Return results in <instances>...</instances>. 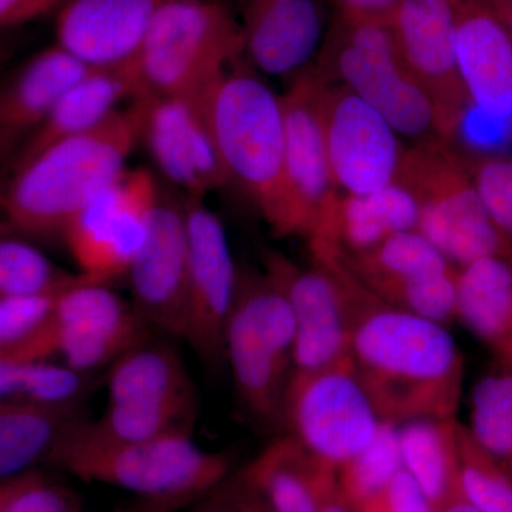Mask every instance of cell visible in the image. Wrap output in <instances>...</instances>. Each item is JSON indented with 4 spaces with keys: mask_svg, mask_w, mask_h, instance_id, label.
Listing matches in <instances>:
<instances>
[{
    "mask_svg": "<svg viewBox=\"0 0 512 512\" xmlns=\"http://www.w3.org/2000/svg\"><path fill=\"white\" fill-rule=\"evenodd\" d=\"M313 262L338 285L350 365L383 423L457 419L464 356L447 326L377 298L333 256Z\"/></svg>",
    "mask_w": 512,
    "mask_h": 512,
    "instance_id": "obj_1",
    "label": "cell"
},
{
    "mask_svg": "<svg viewBox=\"0 0 512 512\" xmlns=\"http://www.w3.org/2000/svg\"><path fill=\"white\" fill-rule=\"evenodd\" d=\"M150 99H134L100 126L64 138L16 164L3 192L9 227L63 237L67 225L124 171L143 140Z\"/></svg>",
    "mask_w": 512,
    "mask_h": 512,
    "instance_id": "obj_2",
    "label": "cell"
},
{
    "mask_svg": "<svg viewBox=\"0 0 512 512\" xmlns=\"http://www.w3.org/2000/svg\"><path fill=\"white\" fill-rule=\"evenodd\" d=\"M228 181L255 205L276 237L285 217V124L281 96L244 59L201 94Z\"/></svg>",
    "mask_w": 512,
    "mask_h": 512,
    "instance_id": "obj_3",
    "label": "cell"
},
{
    "mask_svg": "<svg viewBox=\"0 0 512 512\" xmlns=\"http://www.w3.org/2000/svg\"><path fill=\"white\" fill-rule=\"evenodd\" d=\"M82 424L52 454L80 480L121 488L160 505L204 497L227 480L228 457L198 446L190 431L119 443L90 436Z\"/></svg>",
    "mask_w": 512,
    "mask_h": 512,
    "instance_id": "obj_4",
    "label": "cell"
},
{
    "mask_svg": "<svg viewBox=\"0 0 512 512\" xmlns=\"http://www.w3.org/2000/svg\"><path fill=\"white\" fill-rule=\"evenodd\" d=\"M397 183L416 202V231L457 268L488 256L512 258V242L491 220L451 141L430 138L407 148Z\"/></svg>",
    "mask_w": 512,
    "mask_h": 512,
    "instance_id": "obj_5",
    "label": "cell"
},
{
    "mask_svg": "<svg viewBox=\"0 0 512 512\" xmlns=\"http://www.w3.org/2000/svg\"><path fill=\"white\" fill-rule=\"evenodd\" d=\"M241 59V26L221 3L167 0L131 64L137 99L200 96Z\"/></svg>",
    "mask_w": 512,
    "mask_h": 512,
    "instance_id": "obj_6",
    "label": "cell"
},
{
    "mask_svg": "<svg viewBox=\"0 0 512 512\" xmlns=\"http://www.w3.org/2000/svg\"><path fill=\"white\" fill-rule=\"evenodd\" d=\"M320 56L316 70L366 101L400 137L443 138L436 106L404 66L389 19L338 12Z\"/></svg>",
    "mask_w": 512,
    "mask_h": 512,
    "instance_id": "obj_7",
    "label": "cell"
},
{
    "mask_svg": "<svg viewBox=\"0 0 512 512\" xmlns=\"http://www.w3.org/2000/svg\"><path fill=\"white\" fill-rule=\"evenodd\" d=\"M295 320L284 293L262 274L242 272L225 332V363L247 412L282 417L292 375Z\"/></svg>",
    "mask_w": 512,
    "mask_h": 512,
    "instance_id": "obj_8",
    "label": "cell"
},
{
    "mask_svg": "<svg viewBox=\"0 0 512 512\" xmlns=\"http://www.w3.org/2000/svg\"><path fill=\"white\" fill-rule=\"evenodd\" d=\"M281 419L288 436L335 473L376 439L383 424L349 356L325 369L292 375Z\"/></svg>",
    "mask_w": 512,
    "mask_h": 512,
    "instance_id": "obj_9",
    "label": "cell"
},
{
    "mask_svg": "<svg viewBox=\"0 0 512 512\" xmlns=\"http://www.w3.org/2000/svg\"><path fill=\"white\" fill-rule=\"evenodd\" d=\"M161 194L146 168L127 170L87 204L63 232L77 274L109 285L127 276L150 231Z\"/></svg>",
    "mask_w": 512,
    "mask_h": 512,
    "instance_id": "obj_10",
    "label": "cell"
},
{
    "mask_svg": "<svg viewBox=\"0 0 512 512\" xmlns=\"http://www.w3.org/2000/svg\"><path fill=\"white\" fill-rule=\"evenodd\" d=\"M333 258L389 305L443 326L456 319L458 268L420 232H400L363 254Z\"/></svg>",
    "mask_w": 512,
    "mask_h": 512,
    "instance_id": "obj_11",
    "label": "cell"
},
{
    "mask_svg": "<svg viewBox=\"0 0 512 512\" xmlns=\"http://www.w3.org/2000/svg\"><path fill=\"white\" fill-rule=\"evenodd\" d=\"M320 116L336 190L363 195L397 183L407 147L366 101L323 77Z\"/></svg>",
    "mask_w": 512,
    "mask_h": 512,
    "instance_id": "obj_12",
    "label": "cell"
},
{
    "mask_svg": "<svg viewBox=\"0 0 512 512\" xmlns=\"http://www.w3.org/2000/svg\"><path fill=\"white\" fill-rule=\"evenodd\" d=\"M188 229V284L183 340L204 365L225 363V332L239 272L227 232L204 200L184 202Z\"/></svg>",
    "mask_w": 512,
    "mask_h": 512,
    "instance_id": "obj_13",
    "label": "cell"
},
{
    "mask_svg": "<svg viewBox=\"0 0 512 512\" xmlns=\"http://www.w3.org/2000/svg\"><path fill=\"white\" fill-rule=\"evenodd\" d=\"M458 0H400L390 15L397 49L439 114L441 137L453 141L470 113L457 64Z\"/></svg>",
    "mask_w": 512,
    "mask_h": 512,
    "instance_id": "obj_14",
    "label": "cell"
},
{
    "mask_svg": "<svg viewBox=\"0 0 512 512\" xmlns=\"http://www.w3.org/2000/svg\"><path fill=\"white\" fill-rule=\"evenodd\" d=\"M323 77L306 69L281 96L285 124V217L281 237H311L320 214L336 194L323 137Z\"/></svg>",
    "mask_w": 512,
    "mask_h": 512,
    "instance_id": "obj_15",
    "label": "cell"
},
{
    "mask_svg": "<svg viewBox=\"0 0 512 512\" xmlns=\"http://www.w3.org/2000/svg\"><path fill=\"white\" fill-rule=\"evenodd\" d=\"M148 326L106 284L84 279L60 293L53 315L56 355L87 375L147 338Z\"/></svg>",
    "mask_w": 512,
    "mask_h": 512,
    "instance_id": "obj_16",
    "label": "cell"
},
{
    "mask_svg": "<svg viewBox=\"0 0 512 512\" xmlns=\"http://www.w3.org/2000/svg\"><path fill=\"white\" fill-rule=\"evenodd\" d=\"M264 274L284 293L295 320L292 375L316 372L348 357L345 309L328 268L318 262L303 268L281 252L266 251Z\"/></svg>",
    "mask_w": 512,
    "mask_h": 512,
    "instance_id": "obj_17",
    "label": "cell"
},
{
    "mask_svg": "<svg viewBox=\"0 0 512 512\" xmlns=\"http://www.w3.org/2000/svg\"><path fill=\"white\" fill-rule=\"evenodd\" d=\"M133 308L150 329L183 340L188 284L185 205L160 198L143 248L128 271Z\"/></svg>",
    "mask_w": 512,
    "mask_h": 512,
    "instance_id": "obj_18",
    "label": "cell"
},
{
    "mask_svg": "<svg viewBox=\"0 0 512 512\" xmlns=\"http://www.w3.org/2000/svg\"><path fill=\"white\" fill-rule=\"evenodd\" d=\"M457 64L470 104L464 124L512 134V37L490 0H458Z\"/></svg>",
    "mask_w": 512,
    "mask_h": 512,
    "instance_id": "obj_19",
    "label": "cell"
},
{
    "mask_svg": "<svg viewBox=\"0 0 512 512\" xmlns=\"http://www.w3.org/2000/svg\"><path fill=\"white\" fill-rule=\"evenodd\" d=\"M164 177L204 200L228 183L202 96L150 99L143 140Z\"/></svg>",
    "mask_w": 512,
    "mask_h": 512,
    "instance_id": "obj_20",
    "label": "cell"
},
{
    "mask_svg": "<svg viewBox=\"0 0 512 512\" xmlns=\"http://www.w3.org/2000/svg\"><path fill=\"white\" fill-rule=\"evenodd\" d=\"M167 0H66L55 15L56 45L90 69L131 66Z\"/></svg>",
    "mask_w": 512,
    "mask_h": 512,
    "instance_id": "obj_21",
    "label": "cell"
},
{
    "mask_svg": "<svg viewBox=\"0 0 512 512\" xmlns=\"http://www.w3.org/2000/svg\"><path fill=\"white\" fill-rule=\"evenodd\" d=\"M239 26L245 63L266 76L305 72L323 42L316 0H248Z\"/></svg>",
    "mask_w": 512,
    "mask_h": 512,
    "instance_id": "obj_22",
    "label": "cell"
},
{
    "mask_svg": "<svg viewBox=\"0 0 512 512\" xmlns=\"http://www.w3.org/2000/svg\"><path fill=\"white\" fill-rule=\"evenodd\" d=\"M87 70L55 43L0 77V165L12 167L59 97Z\"/></svg>",
    "mask_w": 512,
    "mask_h": 512,
    "instance_id": "obj_23",
    "label": "cell"
},
{
    "mask_svg": "<svg viewBox=\"0 0 512 512\" xmlns=\"http://www.w3.org/2000/svg\"><path fill=\"white\" fill-rule=\"evenodd\" d=\"M417 205L402 184L356 195L336 191L306 239L315 256H355L400 232L416 231Z\"/></svg>",
    "mask_w": 512,
    "mask_h": 512,
    "instance_id": "obj_24",
    "label": "cell"
},
{
    "mask_svg": "<svg viewBox=\"0 0 512 512\" xmlns=\"http://www.w3.org/2000/svg\"><path fill=\"white\" fill-rule=\"evenodd\" d=\"M137 82L131 66L90 69L56 101L49 116L30 137L13 167L64 138L79 136L113 116L123 103L137 99Z\"/></svg>",
    "mask_w": 512,
    "mask_h": 512,
    "instance_id": "obj_25",
    "label": "cell"
},
{
    "mask_svg": "<svg viewBox=\"0 0 512 512\" xmlns=\"http://www.w3.org/2000/svg\"><path fill=\"white\" fill-rule=\"evenodd\" d=\"M456 319L500 360L512 359V261L478 259L458 268Z\"/></svg>",
    "mask_w": 512,
    "mask_h": 512,
    "instance_id": "obj_26",
    "label": "cell"
},
{
    "mask_svg": "<svg viewBox=\"0 0 512 512\" xmlns=\"http://www.w3.org/2000/svg\"><path fill=\"white\" fill-rule=\"evenodd\" d=\"M82 421L79 403L49 406L29 400H0V481L26 473L55 453Z\"/></svg>",
    "mask_w": 512,
    "mask_h": 512,
    "instance_id": "obj_27",
    "label": "cell"
},
{
    "mask_svg": "<svg viewBox=\"0 0 512 512\" xmlns=\"http://www.w3.org/2000/svg\"><path fill=\"white\" fill-rule=\"evenodd\" d=\"M457 419H417L397 426L403 470L437 511L461 493Z\"/></svg>",
    "mask_w": 512,
    "mask_h": 512,
    "instance_id": "obj_28",
    "label": "cell"
},
{
    "mask_svg": "<svg viewBox=\"0 0 512 512\" xmlns=\"http://www.w3.org/2000/svg\"><path fill=\"white\" fill-rule=\"evenodd\" d=\"M109 403H194L183 360L167 345H140L110 365L106 379Z\"/></svg>",
    "mask_w": 512,
    "mask_h": 512,
    "instance_id": "obj_29",
    "label": "cell"
},
{
    "mask_svg": "<svg viewBox=\"0 0 512 512\" xmlns=\"http://www.w3.org/2000/svg\"><path fill=\"white\" fill-rule=\"evenodd\" d=\"M319 464L291 436L269 444L244 471L275 512H319Z\"/></svg>",
    "mask_w": 512,
    "mask_h": 512,
    "instance_id": "obj_30",
    "label": "cell"
},
{
    "mask_svg": "<svg viewBox=\"0 0 512 512\" xmlns=\"http://www.w3.org/2000/svg\"><path fill=\"white\" fill-rule=\"evenodd\" d=\"M467 429L478 447L512 478V366L497 357L474 384Z\"/></svg>",
    "mask_w": 512,
    "mask_h": 512,
    "instance_id": "obj_31",
    "label": "cell"
},
{
    "mask_svg": "<svg viewBox=\"0 0 512 512\" xmlns=\"http://www.w3.org/2000/svg\"><path fill=\"white\" fill-rule=\"evenodd\" d=\"M63 291L0 298V356L40 362L56 355L53 315Z\"/></svg>",
    "mask_w": 512,
    "mask_h": 512,
    "instance_id": "obj_32",
    "label": "cell"
},
{
    "mask_svg": "<svg viewBox=\"0 0 512 512\" xmlns=\"http://www.w3.org/2000/svg\"><path fill=\"white\" fill-rule=\"evenodd\" d=\"M194 412V403H109L99 420L83 421L82 426L97 439L138 443L178 431L191 433Z\"/></svg>",
    "mask_w": 512,
    "mask_h": 512,
    "instance_id": "obj_33",
    "label": "cell"
},
{
    "mask_svg": "<svg viewBox=\"0 0 512 512\" xmlns=\"http://www.w3.org/2000/svg\"><path fill=\"white\" fill-rule=\"evenodd\" d=\"M397 426L383 423L376 439L336 471L339 490L353 511L380 501L402 470Z\"/></svg>",
    "mask_w": 512,
    "mask_h": 512,
    "instance_id": "obj_34",
    "label": "cell"
},
{
    "mask_svg": "<svg viewBox=\"0 0 512 512\" xmlns=\"http://www.w3.org/2000/svg\"><path fill=\"white\" fill-rule=\"evenodd\" d=\"M5 234H0V298L63 291L87 279L56 268L39 249Z\"/></svg>",
    "mask_w": 512,
    "mask_h": 512,
    "instance_id": "obj_35",
    "label": "cell"
},
{
    "mask_svg": "<svg viewBox=\"0 0 512 512\" xmlns=\"http://www.w3.org/2000/svg\"><path fill=\"white\" fill-rule=\"evenodd\" d=\"M461 494L478 512H512V478L458 424Z\"/></svg>",
    "mask_w": 512,
    "mask_h": 512,
    "instance_id": "obj_36",
    "label": "cell"
},
{
    "mask_svg": "<svg viewBox=\"0 0 512 512\" xmlns=\"http://www.w3.org/2000/svg\"><path fill=\"white\" fill-rule=\"evenodd\" d=\"M485 210L497 228L512 242V156H464Z\"/></svg>",
    "mask_w": 512,
    "mask_h": 512,
    "instance_id": "obj_37",
    "label": "cell"
},
{
    "mask_svg": "<svg viewBox=\"0 0 512 512\" xmlns=\"http://www.w3.org/2000/svg\"><path fill=\"white\" fill-rule=\"evenodd\" d=\"M0 512H77L63 487L35 471L0 481Z\"/></svg>",
    "mask_w": 512,
    "mask_h": 512,
    "instance_id": "obj_38",
    "label": "cell"
},
{
    "mask_svg": "<svg viewBox=\"0 0 512 512\" xmlns=\"http://www.w3.org/2000/svg\"><path fill=\"white\" fill-rule=\"evenodd\" d=\"M86 387V375L67 365L49 360L30 362L20 399L49 406L79 403Z\"/></svg>",
    "mask_w": 512,
    "mask_h": 512,
    "instance_id": "obj_39",
    "label": "cell"
},
{
    "mask_svg": "<svg viewBox=\"0 0 512 512\" xmlns=\"http://www.w3.org/2000/svg\"><path fill=\"white\" fill-rule=\"evenodd\" d=\"M197 512H275L264 497L244 474L234 480L222 481L208 493Z\"/></svg>",
    "mask_w": 512,
    "mask_h": 512,
    "instance_id": "obj_40",
    "label": "cell"
},
{
    "mask_svg": "<svg viewBox=\"0 0 512 512\" xmlns=\"http://www.w3.org/2000/svg\"><path fill=\"white\" fill-rule=\"evenodd\" d=\"M379 507L380 512H437L419 484L403 468L384 491Z\"/></svg>",
    "mask_w": 512,
    "mask_h": 512,
    "instance_id": "obj_41",
    "label": "cell"
},
{
    "mask_svg": "<svg viewBox=\"0 0 512 512\" xmlns=\"http://www.w3.org/2000/svg\"><path fill=\"white\" fill-rule=\"evenodd\" d=\"M66 0H0V30H10L56 15Z\"/></svg>",
    "mask_w": 512,
    "mask_h": 512,
    "instance_id": "obj_42",
    "label": "cell"
},
{
    "mask_svg": "<svg viewBox=\"0 0 512 512\" xmlns=\"http://www.w3.org/2000/svg\"><path fill=\"white\" fill-rule=\"evenodd\" d=\"M319 512H353L340 493L335 471L319 466L316 476Z\"/></svg>",
    "mask_w": 512,
    "mask_h": 512,
    "instance_id": "obj_43",
    "label": "cell"
},
{
    "mask_svg": "<svg viewBox=\"0 0 512 512\" xmlns=\"http://www.w3.org/2000/svg\"><path fill=\"white\" fill-rule=\"evenodd\" d=\"M29 363L0 356V400L20 399Z\"/></svg>",
    "mask_w": 512,
    "mask_h": 512,
    "instance_id": "obj_44",
    "label": "cell"
},
{
    "mask_svg": "<svg viewBox=\"0 0 512 512\" xmlns=\"http://www.w3.org/2000/svg\"><path fill=\"white\" fill-rule=\"evenodd\" d=\"M338 12L357 18L389 19L400 0H335Z\"/></svg>",
    "mask_w": 512,
    "mask_h": 512,
    "instance_id": "obj_45",
    "label": "cell"
},
{
    "mask_svg": "<svg viewBox=\"0 0 512 512\" xmlns=\"http://www.w3.org/2000/svg\"><path fill=\"white\" fill-rule=\"evenodd\" d=\"M497 15L503 20L504 25L507 26L508 32L512 37V2L511 0H490Z\"/></svg>",
    "mask_w": 512,
    "mask_h": 512,
    "instance_id": "obj_46",
    "label": "cell"
},
{
    "mask_svg": "<svg viewBox=\"0 0 512 512\" xmlns=\"http://www.w3.org/2000/svg\"><path fill=\"white\" fill-rule=\"evenodd\" d=\"M437 512H478L476 508L473 507L466 498H464L463 494H458L453 500L448 501L444 507H441Z\"/></svg>",
    "mask_w": 512,
    "mask_h": 512,
    "instance_id": "obj_47",
    "label": "cell"
},
{
    "mask_svg": "<svg viewBox=\"0 0 512 512\" xmlns=\"http://www.w3.org/2000/svg\"><path fill=\"white\" fill-rule=\"evenodd\" d=\"M8 33L0 30V67L8 63L13 53V42L10 40Z\"/></svg>",
    "mask_w": 512,
    "mask_h": 512,
    "instance_id": "obj_48",
    "label": "cell"
},
{
    "mask_svg": "<svg viewBox=\"0 0 512 512\" xmlns=\"http://www.w3.org/2000/svg\"><path fill=\"white\" fill-rule=\"evenodd\" d=\"M3 192H5V185L0 184V234L6 232V227H9L5 218V208H3Z\"/></svg>",
    "mask_w": 512,
    "mask_h": 512,
    "instance_id": "obj_49",
    "label": "cell"
},
{
    "mask_svg": "<svg viewBox=\"0 0 512 512\" xmlns=\"http://www.w3.org/2000/svg\"><path fill=\"white\" fill-rule=\"evenodd\" d=\"M380 500H382V498H380ZM353 512H380L379 501H377V503L375 504L367 505V507L362 508V510H357Z\"/></svg>",
    "mask_w": 512,
    "mask_h": 512,
    "instance_id": "obj_50",
    "label": "cell"
},
{
    "mask_svg": "<svg viewBox=\"0 0 512 512\" xmlns=\"http://www.w3.org/2000/svg\"><path fill=\"white\" fill-rule=\"evenodd\" d=\"M503 362L508 363V365L512 366V359L503 360Z\"/></svg>",
    "mask_w": 512,
    "mask_h": 512,
    "instance_id": "obj_51",
    "label": "cell"
},
{
    "mask_svg": "<svg viewBox=\"0 0 512 512\" xmlns=\"http://www.w3.org/2000/svg\"><path fill=\"white\" fill-rule=\"evenodd\" d=\"M511 261H512V258H511Z\"/></svg>",
    "mask_w": 512,
    "mask_h": 512,
    "instance_id": "obj_52",
    "label": "cell"
},
{
    "mask_svg": "<svg viewBox=\"0 0 512 512\" xmlns=\"http://www.w3.org/2000/svg\"><path fill=\"white\" fill-rule=\"evenodd\" d=\"M511 2H512V0H511Z\"/></svg>",
    "mask_w": 512,
    "mask_h": 512,
    "instance_id": "obj_53",
    "label": "cell"
}]
</instances>
